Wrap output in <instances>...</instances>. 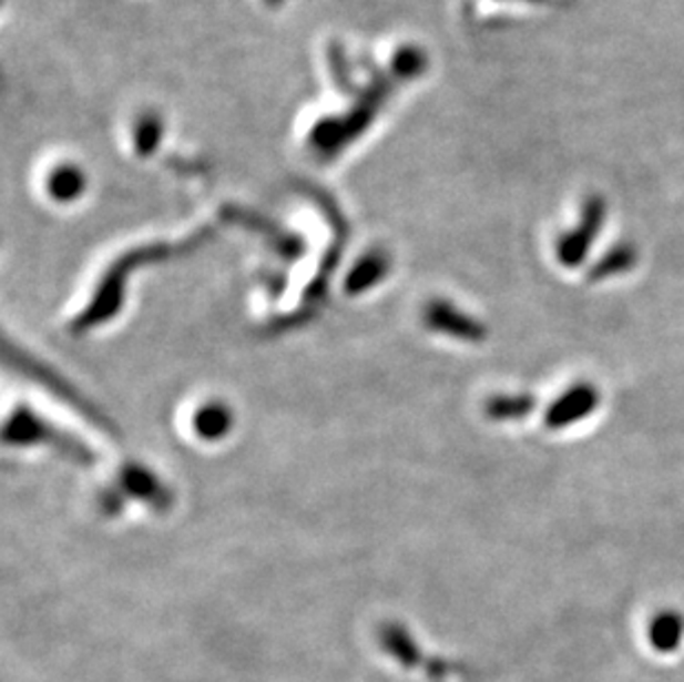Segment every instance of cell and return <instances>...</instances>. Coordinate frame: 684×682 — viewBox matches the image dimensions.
I'll use <instances>...</instances> for the list:
<instances>
[{"label":"cell","mask_w":684,"mask_h":682,"mask_svg":"<svg viewBox=\"0 0 684 682\" xmlns=\"http://www.w3.org/2000/svg\"><path fill=\"white\" fill-rule=\"evenodd\" d=\"M49 184H51V191H53L58 197H69V195H75V193L82 189V175H80L78 169L64 164V166H60V169L51 175Z\"/></svg>","instance_id":"obj_3"},{"label":"cell","mask_w":684,"mask_h":682,"mask_svg":"<svg viewBox=\"0 0 684 682\" xmlns=\"http://www.w3.org/2000/svg\"><path fill=\"white\" fill-rule=\"evenodd\" d=\"M160 135H162V124L155 115H146L142 118V122L137 124V131H135V146L140 153H149L157 142H160Z\"/></svg>","instance_id":"obj_4"},{"label":"cell","mask_w":684,"mask_h":682,"mask_svg":"<svg viewBox=\"0 0 684 682\" xmlns=\"http://www.w3.org/2000/svg\"><path fill=\"white\" fill-rule=\"evenodd\" d=\"M268 2H273V4H279V2H282V0H268Z\"/></svg>","instance_id":"obj_5"},{"label":"cell","mask_w":684,"mask_h":682,"mask_svg":"<svg viewBox=\"0 0 684 682\" xmlns=\"http://www.w3.org/2000/svg\"><path fill=\"white\" fill-rule=\"evenodd\" d=\"M599 406H601V393H599L596 386L574 384L550 406L545 421L552 430L570 428V426L592 417Z\"/></svg>","instance_id":"obj_1"},{"label":"cell","mask_w":684,"mask_h":682,"mask_svg":"<svg viewBox=\"0 0 684 682\" xmlns=\"http://www.w3.org/2000/svg\"><path fill=\"white\" fill-rule=\"evenodd\" d=\"M684 623L676 612H663L659 614L650 625V641L652 648L667 654L678 650L683 641Z\"/></svg>","instance_id":"obj_2"}]
</instances>
